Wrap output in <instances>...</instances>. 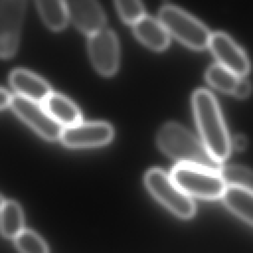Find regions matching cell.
<instances>
[{
    "instance_id": "13",
    "label": "cell",
    "mask_w": 253,
    "mask_h": 253,
    "mask_svg": "<svg viewBox=\"0 0 253 253\" xmlns=\"http://www.w3.org/2000/svg\"><path fill=\"white\" fill-rule=\"evenodd\" d=\"M133 33L146 46L155 50H164L170 42V34L158 20L144 16L133 25Z\"/></svg>"
},
{
    "instance_id": "2",
    "label": "cell",
    "mask_w": 253,
    "mask_h": 253,
    "mask_svg": "<svg viewBox=\"0 0 253 253\" xmlns=\"http://www.w3.org/2000/svg\"><path fill=\"white\" fill-rule=\"evenodd\" d=\"M157 145L167 156L180 163L192 164L219 172L221 163L209 152L202 140L181 125L170 122L163 125L157 133Z\"/></svg>"
},
{
    "instance_id": "15",
    "label": "cell",
    "mask_w": 253,
    "mask_h": 253,
    "mask_svg": "<svg viewBox=\"0 0 253 253\" xmlns=\"http://www.w3.org/2000/svg\"><path fill=\"white\" fill-rule=\"evenodd\" d=\"M224 206L253 226V195L235 187H227L222 198Z\"/></svg>"
},
{
    "instance_id": "16",
    "label": "cell",
    "mask_w": 253,
    "mask_h": 253,
    "mask_svg": "<svg viewBox=\"0 0 253 253\" xmlns=\"http://www.w3.org/2000/svg\"><path fill=\"white\" fill-rule=\"evenodd\" d=\"M24 216L20 205L1 198V233L7 239H15L24 230Z\"/></svg>"
},
{
    "instance_id": "11",
    "label": "cell",
    "mask_w": 253,
    "mask_h": 253,
    "mask_svg": "<svg viewBox=\"0 0 253 253\" xmlns=\"http://www.w3.org/2000/svg\"><path fill=\"white\" fill-rule=\"evenodd\" d=\"M68 20L83 34L91 36L104 29L106 17L97 0H65Z\"/></svg>"
},
{
    "instance_id": "23",
    "label": "cell",
    "mask_w": 253,
    "mask_h": 253,
    "mask_svg": "<svg viewBox=\"0 0 253 253\" xmlns=\"http://www.w3.org/2000/svg\"><path fill=\"white\" fill-rule=\"evenodd\" d=\"M13 100V96L10 95V93L5 89H1V99H0V106L1 109L4 110L7 107H11V103Z\"/></svg>"
},
{
    "instance_id": "22",
    "label": "cell",
    "mask_w": 253,
    "mask_h": 253,
    "mask_svg": "<svg viewBox=\"0 0 253 253\" xmlns=\"http://www.w3.org/2000/svg\"><path fill=\"white\" fill-rule=\"evenodd\" d=\"M251 93V84L250 82L244 77H239L238 82L234 88L232 95L239 99H245Z\"/></svg>"
},
{
    "instance_id": "21",
    "label": "cell",
    "mask_w": 253,
    "mask_h": 253,
    "mask_svg": "<svg viewBox=\"0 0 253 253\" xmlns=\"http://www.w3.org/2000/svg\"><path fill=\"white\" fill-rule=\"evenodd\" d=\"M118 13L122 20L129 25H134L145 16L140 0H115Z\"/></svg>"
},
{
    "instance_id": "1",
    "label": "cell",
    "mask_w": 253,
    "mask_h": 253,
    "mask_svg": "<svg viewBox=\"0 0 253 253\" xmlns=\"http://www.w3.org/2000/svg\"><path fill=\"white\" fill-rule=\"evenodd\" d=\"M192 103L203 143L211 155L222 163L230 154L231 141L214 96L206 89H198Z\"/></svg>"
},
{
    "instance_id": "3",
    "label": "cell",
    "mask_w": 253,
    "mask_h": 253,
    "mask_svg": "<svg viewBox=\"0 0 253 253\" xmlns=\"http://www.w3.org/2000/svg\"><path fill=\"white\" fill-rule=\"evenodd\" d=\"M170 175L180 189L194 198L218 200L227 188L218 172L192 164L179 163Z\"/></svg>"
},
{
    "instance_id": "19",
    "label": "cell",
    "mask_w": 253,
    "mask_h": 253,
    "mask_svg": "<svg viewBox=\"0 0 253 253\" xmlns=\"http://www.w3.org/2000/svg\"><path fill=\"white\" fill-rule=\"evenodd\" d=\"M206 79L213 88L223 92L232 94L238 82L239 76L220 65L219 63L212 64L206 72Z\"/></svg>"
},
{
    "instance_id": "9",
    "label": "cell",
    "mask_w": 253,
    "mask_h": 253,
    "mask_svg": "<svg viewBox=\"0 0 253 253\" xmlns=\"http://www.w3.org/2000/svg\"><path fill=\"white\" fill-rule=\"evenodd\" d=\"M113 136L112 126L105 122H81L64 127L60 140L67 147L88 148L105 145L113 139Z\"/></svg>"
},
{
    "instance_id": "14",
    "label": "cell",
    "mask_w": 253,
    "mask_h": 253,
    "mask_svg": "<svg viewBox=\"0 0 253 253\" xmlns=\"http://www.w3.org/2000/svg\"><path fill=\"white\" fill-rule=\"evenodd\" d=\"M43 106L63 128L81 123L82 116L77 106L61 94L52 93Z\"/></svg>"
},
{
    "instance_id": "8",
    "label": "cell",
    "mask_w": 253,
    "mask_h": 253,
    "mask_svg": "<svg viewBox=\"0 0 253 253\" xmlns=\"http://www.w3.org/2000/svg\"><path fill=\"white\" fill-rule=\"evenodd\" d=\"M26 0H1L0 53L3 59L12 57L19 44Z\"/></svg>"
},
{
    "instance_id": "4",
    "label": "cell",
    "mask_w": 253,
    "mask_h": 253,
    "mask_svg": "<svg viewBox=\"0 0 253 253\" xmlns=\"http://www.w3.org/2000/svg\"><path fill=\"white\" fill-rule=\"evenodd\" d=\"M144 184L148 192L178 217L189 219L195 215L196 206L192 197L180 189L171 175L162 169H149L144 176Z\"/></svg>"
},
{
    "instance_id": "6",
    "label": "cell",
    "mask_w": 253,
    "mask_h": 253,
    "mask_svg": "<svg viewBox=\"0 0 253 253\" xmlns=\"http://www.w3.org/2000/svg\"><path fill=\"white\" fill-rule=\"evenodd\" d=\"M13 112L44 139H60L63 127L50 116L44 106L36 101L16 95L10 107Z\"/></svg>"
},
{
    "instance_id": "5",
    "label": "cell",
    "mask_w": 253,
    "mask_h": 253,
    "mask_svg": "<svg viewBox=\"0 0 253 253\" xmlns=\"http://www.w3.org/2000/svg\"><path fill=\"white\" fill-rule=\"evenodd\" d=\"M159 21L171 36L193 49H204L210 45L211 34L209 29L178 7H162L159 11Z\"/></svg>"
},
{
    "instance_id": "10",
    "label": "cell",
    "mask_w": 253,
    "mask_h": 253,
    "mask_svg": "<svg viewBox=\"0 0 253 253\" xmlns=\"http://www.w3.org/2000/svg\"><path fill=\"white\" fill-rule=\"evenodd\" d=\"M209 46L217 63L237 76L244 77L250 71V62L246 53L226 34L221 32L211 34Z\"/></svg>"
},
{
    "instance_id": "12",
    "label": "cell",
    "mask_w": 253,
    "mask_h": 253,
    "mask_svg": "<svg viewBox=\"0 0 253 253\" xmlns=\"http://www.w3.org/2000/svg\"><path fill=\"white\" fill-rule=\"evenodd\" d=\"M9 80L17 95L41 104L52 94L51 87L44 79L26 69L13 70Z\"/></svg>"
},
{
    "instance_id": "17",
    "label": "cell",
    "mask_w": 253,
    "mask_h": 253,
    "mask_svg": "<svg viewBox=\"0 0 253 253\" xmlns=\"http://www.w3.org/2000/svg\"><path fill=\"white\" fill-rule=\"evenodd\" d=\"M44 24L53 31L63 30L68 22L65 0H36Z\"/></svg>"
},
{
    "instance_id": "18",
    "label": "cell",
    "mask_w": 253,
    "mask_h": 253,
    "mask_svg": "<svg viewBox=\"0 0 253 253\" xmlns=\"http://www.w3.org/2000/svg\"><path fill=\"white\" fill-rule=\"evenodd\" d=\"M227 187H235L253 195V170L240 165L222 166L218 172Z\"/></svg>"
},
{
    "instance_id": "20",
    "label": "cell",
    "mask_w": 253,
    "mask_h": 253,
    "mask_svg": "<svg viewBox=\"0 0 253 253\" xmlns=\"http://www.w3.org/2000/svg\"><path fill=\"white\" fill-rule=\"evenodd\" d=\"M16 248L21 253H48L45 241L35 231L24 229L15 239Z\"/></svg>"
},
{
    "instance_id": "7",
    "label": "cell",
    "mask_w": 253,
    "mask_h": 253,
    "mask_svg": "<svg viewBox=\"0 0 253 253\" xmlns=\"http://www.w3.org/2000/svg\"><path fill=\"white\" fill-rule=\"evenodd\" d=\"M88 50L94 68L103 76L114 75L119 66V42L110 29H102L89 36Z\"/></svg>"
}]
</instances>
